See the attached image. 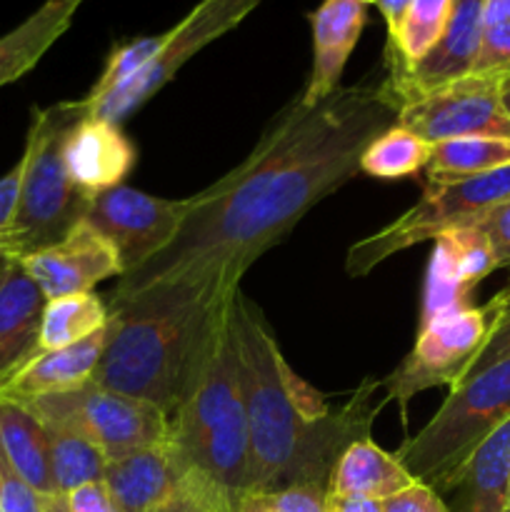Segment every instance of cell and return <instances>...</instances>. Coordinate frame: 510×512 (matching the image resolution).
<instances>
[{
  "label": "cell",
  "mask_w": 510,
  "mask_h": 512,
  "mask_svg": "<svg viewBox=\"0 0 510 512\" xmlns=\"http://www.w3.org/2000/svg\"><path fill=\"white\" fill-rule=\"evenodd\" d=\"M395 123L385 80L338 88L315 105L290 100L238 168L190 195L173 243L118 280L110 308L150 290L230 298L245 270L348 183L365 148Z\"/></svg>",
  "instance_id": "1"
},
{
  "label": "cell",
  "mask_w": 510,
  "mask_h": 512,
  "mask_svg": "<svg viewBox=\"0 0 510 512\" xmlns=\"http://www.w3.org/2000/svg\"><path fill=\"white\" fill-rule=\"evenodd\" d=\"M233 343L250 430V490L315 485L328 490L340 455L370 435L380 408L365 383L343 408H330L280 353L273 330L253 300L235 290L228 305Z\"/></svg>",
  "instance_id": "2"
},
{
  "label": "cell",
  "mask_w": 510,
  "mask_h": 512,
  "mask_svg": "<svg viewBox=\"0 0 510 512\" xmlns=\"http://www.w3.org/2000/svg\"><path fill=\"white\" fill-rule=\"evenodd\" d=\"M230 298L150 290L110 308L93 383L145 400L170 418L213 358Z\"/></svg>",
  "instance_id": "3"
},
{
  "label": "cell",
  "mask_w": 510,
  "mask_h": 512,
  "mask_svg": "<svg viewBox=\"0 0 510 512\" xmlns=\"http://www.w3.org/2000/svg\"><path fill=\"white\" fill-rule=\"evenodd\" d=\"M168 420V445L190 495L203 508L230 512L250 490V430L228 325L198 383Z\"/></svg>",
  "instance_id": "4"
},
{
  "label": "cell",
  "mask_w": 510,
  "mask_h": 512,
  "mask_svg": "<svg viewBox=\"0 0 510 512\" xmlns=\"http://www.w3.org/2000/svg\"><path fill=\"white\" fill-rule=\"evenodd\" d=\"M85 115H90L85 98L33 110L25 150L18 160V208L3 258L23 260L45 245L58 243L88 215L93 195L75 185L65 163V140Z\"/></svg>",
  "instance_id": "5"
},
{
  "label": "cell",
  "mask_w": 510,
  "mask_h": 512,
  "mask_svg": "<svg viewBox=\"0 0 510 512\" xmlns=\"http://www.w3.org/2000/svg\"><path fill=\"white\" fill-rule=\"evenodd\" d=\"M510 418V355L450 388L438 413L393 453L418 483L445 488L468 455Z\"/></svg>",
  "instance_id": "6"
},
{
  "label": "cell",
  "mask_w": 510,
  "mask_h": 512,
  "mask_svg": "<svg viewBox=\"0 0 510 512\" xmlns=\"http://www.w3.org/2000/svg\"><path fill=\"white\" fill-rule=\"evenodd\" d=\"M510 200V165L490 173L448 183H428L423 198L400 218L348 250L345 270L353 278L370 273L375 265L410 245L435 240L448 230L473 225L498 205Z\"/></svg>",
  "instance_id": "7"
},
{
  "label": "cell",
  "mask_w": 510,
  "mask_h": 512,
  "mask_svg": "<svg viewBox=\"0 0 510 512\" xmlns=\"http://www.w3.org/2000/svg\"><path fill=\"white\" fill-rule=\"evenodd\" d=\"M23 405H28L43 425H58L88 438L108 460L168 443L170 435V420L163 410L140 398L100 388L93 380L70 393L48 395Z\"/></svg>",
  "instance_id": "8"
},
{
  "label": "cell",
  "mask_w": 510,
  "mask_h": 512,
  "mask_svg": "<svg viewBox=\"0 0 510 512\" xmlns=\"http://www.w3.org/2000/svg\"><path fill=\"white\" fill-rule=\"evenodd\" d=\"M495 328V305H468L420 325L413 350L383 380L388 398L405 413L410 398L430 388H455L468 378Z\"/></svg>",
  "instance_id": "9"
},
{
  "label": "cell",
  "mask_w": 510,
  "mask_h": 512,
  "mask_svg": "<svg viewBox=\"0 0 510 512\" xmlns=\"http://www.w3.org/2000/svg\"><path fill=\"white\" fill-rule=\"evenodd\" d=\"M260 3L263 0H198L175 28L163 33V45L138 75L93 103L85 98L90 115L120 125V120L128 118L163 85H168L193 55L238 28Z\"/></svg>",
  "instance_id": "10"
},
{
  "label": "cell",
  "mask_w": 510,
  "mask_h": 512,
  "mask_svg": "<svg viewBox=\"0 0 510 512\" xmlns=\"http://www.w3.org/2000/svg\"><path fill=\"white\" fill-rule=\"evenodd\" d=\"M398 103V125L428 143L455 138L510 140V115L500 98V78L465 75L438 88L403 95Z\"/></svg>",
  "instance_id": "11"
},
{
  "label": "cell",
  "mask_w": 510,
  "mask_h": 512,
  "mask_svg": "<svg viewBox=\"0 0 510 512\" xmlns=\"http://www.w3.org/2000/svg\"><path fill=\"white\" fill-rule=\"evenodd\" d=\"M188 210L190 198L168 200L118 185L93 195L85 223L113 245L125 275L173 243Z\"/></svg>",
  "instance_id": "12"
},
{
  "label": "cell",
  "mask_w": 510,
  "mask_h": 512,
  "mask_svg": "<svg viewBox=\"0 0 510 512\" xmlns=\"http://www.w3.org/2000/svg\"><path fill=\"white\" fill-rule=\"evenodd\" d=\"M45 300L90 293L108 278H123V263L113 245L90 223L80 220L58 243L18 260Z\"/></svg>",
  "instance_id": "13"
},
{
  "label": "cell",
  "mask_w": 510,
  "mask_h": 512,
  "mask_svg": "<svg viewBox=\"0 0 510 512\" xmlns=\"http://www.w3.org/2000/svg\"><path fill=\"white\" fill-rule=\"evenodd\" d=\"M493 270H498V260L480 228L465 225L438 235L433 260L428 265L420 325L438 315L468 308L473 288Z\"/></svg>",
  "instance_id": "14"
},
{
  "label": "cell",
  "mask_w": 510,
  "mask_h": 512,
  "mask_svg": "<svg viewBox=\"0 0 510 512\" xmlns=\"http://www.w3.org/2000/svg\"><path fill=\"white\" fill-rule=\"evenodd\" d=\"M103 480L120 512H180L198 503L168 443L108 460Z\"/></svg>",
  "instance_id": "15"
},
{
  "label": "cell",
  "mask_w": 510,
  "mask_h": 512,
  "mask_svg": "<svg viewBox=\"0 0 510 512\" xmlns=\"http://www.w3.org/2000/svg\"><path fill=\"white\" fill-rule=\"evenodd\" d=\"M485 0H455L445 33L420 63L408 70H390L385 85L393 98L438 88L473 73L480 50V23Z\"/></svg>",
  "instance_id": "16"
},
{
  "label": "cell",
  "mask_w": 510,
  "mask_h": 512,
  "mask_svg": "<svg viewBox=\"0 0 510 512\" xmlns=\"http://www.w3.org/2000/svg\"><path fill=\"white\" fill-rule=\"evenodd\" d=\"M365 3L360 0H323L310 13L313 28V70L300 93L305 105H315L340 88V75L365 28Z\"/></svg>",
  "instance_id": "17"
},
{
  "label": "cell",
  "mask_w": 510,
  "mask_h": 512,
  "mask_svg": "<svg viewBox=\"0 0 510 512\" xmlns=\"http://www.w3.org/2000/svg\"><path fill=\"white\" fill-rule=\"evenodd\" d=\"M105 338H108V325L100 333L90 335L88 340L70 345V348L35 353L28 363L20 365L0 385V400L30 403V400L83 388L93 380L95 368L103 358Z\"/></svg>",
  "instance_id": "18"
},
{
  "label": "cell",
  "mask_w": 510,
  "mask_h": 512,
  "mask_svg": "<svg viewBox=\"0 0 510 512\" xmlns=\"http://www.w3.org/2000/svg\"><path fill=\"white\" fill-rule=\"evenodd\" d=\"M65 163L78 188L98 195L118 188L123 178H128L135 163V148L120 125L85 115L65 140Z\"/></svg>",
  "instance_id": "19"
},
{
  "label": "cell",
  "mask_w": 510,
  "mask_h": 512,
  "mask_svg": "<svg viewBox=\"0 0 510 512\" xmlns=\"http://www.w3.org/2000/svg\"><path fill=\"white\" fill-rule=\"evenodd\" d=\"M510 488V418L495 428L440 490L450 512H505Z\"/></svg>",
  "instance_id": "20"
},
{
  "label": "cell",
  "mask_w": 510,
  "mask_h": 512,
  "mask_svg": "<svg viewBox=\"0 0 510 512\" xmlns=\"http://www.w3.org/2000/svg\"><path fill=\"white\" fill-rule=\"evenodd\" d=\"M45 295L13 260L0 285V385L38 353Z\"/></svg>",
  "instance_id": "21"
},
{
  "label": "cell",
  "mask_w": 510,
  "mask_h": 512,
  "mask_svg": "<svg viewBox=\"0 0 510 512\" xmlns=\"http://www.w3.org/2000/svg\"><path fill=\"white\" fill-rule=\"evenodd\" d=\"M85 0H45L23 23L0 35V88L15 83L40 63L45 53L68 33Z\"/></svg>",
  "instance_id": "22"
},
{
  "label": "cell",
  "mask_w": 510,
  "mask_h": 512,
  "mask_svg": "<svg viewBox=\"0 0 510 512\" xmlns=\"http://www.w3.org/2000/svg\"><path fill=\"white\" fill-rule=\"evenodd\" d=\"M413 483V475L398 463L393 453H385L373 440L365 438L350 445L338 458L330 475L328 495L330 498H368L383 503L385 498Z\"/></svg>",
  "instance_id": "23"
},
{
  "label": "cell",
  "mask_w": 510,
  "mask_h": 512,
  "mask_svg": "<svg viewBox=\"0 0 510 512\" xmlns=\"http://www.w3.org/2000/svg\"><path fill=\"white\" fill-rule=\"evenodd\" d=\"M0 453L10 468L45 498H55L45 425L23 403L0 400Z\"/></svg>",
  "instance_id": "24"
},
{
  "label": "cell",
  "mask_w": 510,
  "mask_h": 512,
  "mask_svg": "<svg viewBox=\"0 0 510 512\" xmlns=\"http://www.w3.org/2000/svg\"><path fill=\"white\" fill-rule=\"evenodd\" d=\"M105 325H108V308L98 295L78 293L45 300L43 315H40L38 353L83 343L90 335L100 333Z\"/></svg>",
  "instance_id": "25"
},
{
  "label": "cell",
  "mask_w": 510,
  "mask_h": 512,
  "mask_svg": "<svg viewBox=\"0 0 510 512\" xmlns=\"http://www.w3.org/2000/svg\"><path fill=\"white\" fill-rule=\"evenodd\" d=\"M455 0H410L398 30L388 38V68L408 70L425 58L445 33Z\"/></svg>",
  "instance_id": "26"
},
{
  "label": "cell",
  "mask_w": 510,
  "mask_h": 512,
  "mask_svg": "<svg viewBox=\"0 0 510 512\" xmlns=\"http://www.w3.org/2000/svg\"><path fill=\"white\" fill-rule=\"evenodd\" d=\"M505 165H510V140L473 135L435 143L425 173L428 183H448L490 173Z\"/></svg>",
  "instance_id": "27"
},
{
  "label": "cell",
  "mask_w": 510,
  "mask_h": 512,
  "mask_svg": "<svg viewBox=\"0 0 510 512\" xmlns=\"http://www.w3.org/2000/svg\"><path fill=\"white\" fill-rule=\"evenodd\" d=\"M50 453V473H53L55 493L68 495L70 490L80 488L93 480H103L108 458L98 445L90 443L83 435L73 433L58 425H45Z\"/></svg>",
  "instance_id": "28"
},
{
  "label": "cell",
  "mask_w": 510,
  "mask_h": 512,
  "mask_svg": "<svg viewBox=\"0 0 510 512\" xmlns=\"http://www.w3.org/2000/svg\"><path fill=\"white\" fill-rule=\"evenodd\" d=\"M430 155H433V143L395 123L365 148L360 170L383 180L408 178L428 168Z\"/></svg>",
  "instance_id": "29"
},
{
  "label": "cell",
  "mask_w": 510,
  "mask_h": 512,
  "mask_svg": "<svg viewBox=\"0 0 510 512\" xmlns=\"http://www.w3.org/2000/svg\"><path fill=\"white\" fill-rule=\"evenodd\" d=\"M510 73V0H485L480 50L473 75L503 78Z\"/></svg>",
  "instance_id": "30"
},
{
  "label": "cell",
  "mask_w": 510,
  "mask_h": 512,
  "mask_svg": "<svg viewBox=\"0 0 510 512\" xmlns=\"http://www.w3.org/2000/svg\"><path fill=\"white\" fill-rule=\"evenodd\" d=\"M163 45V33L160 35H145V38H135L128 40V43L115 45L113 53L108 55V63H105L103 73H100L98 83L93 85L85 98L93 103V100L103 98L105 93H110L113 88L123 85L125 80H130L133 75H138L150 60L155 58V53Z\"/></svg>",
  "instance_id": "31"
},
{
  "label": "cell",
  "mask_w": 510,
  "mask_h": 512,
  "mask_svg": "<svg viewBox=\"0 0 510 512\" xmlns=\"http://www.w3.org/2000/svg\"><path fill=\"white\" fill-rule=\"evenodd\" d=\"M230 512H328V490L315 485L253 490L240 495Z\"/></svg>",
  "instance_id": "32"
},
{
  "label": "cell",
  "mask_w": 510,
  "mask_h": 512,
  "mask_svg": "<svg viewBox=\"0 0 510 512\" xmlns=\"http://www.w3.org/2000/svg\"><path fill=\"white\" fill-rule=\"evenodd\" d=\"M490 303L495 305V328L493 333H490L485 348L480 350L475 365L470 368L468 378H473V375H478L480 370L490 368L493 363H498V360L508 358L510 355V280L500 293H495L493 298H490Z\"/></svg>",
  "instance_id": "33"
},
{
  "label": "cell",
  "mask_w": 510,
  "mask_h": 512,
  "mask_svg": "<svg viewBox=\"0 0 510 512\" xmlns=\"http://www.w3.org/2000/svg\"><path fill=\"white\" fill-rule=\"evenodd\" d=\"M45 495L30 488L0 453V512H43Z\"/></svg>",
  "instance_id": "34"
},
{
  "label": "cell",
  "mask_w": 510,
  "mask_h": 512,
  "mask_svg": "<svg viewBox=\"0 0 510 512\" xmlns=\"http://www.w3.org/2000/svg\"><path fill=\"white\" fill-rule=\"evenodd\" d=\"M380 508L383 512H450L445 500L430 485L418 483V480L400 493L385 498Z\"/></svg>",
  "instance_id": "35"
},
{
  "label": "cell",
  "mask_w": 510,
  "mask_h": 512,
  "mask_svg": "<svg viewBox=\"0 0 510 512\" xmlns=\"http://www.w3.org/2000/svg\"><path fill=\"white\" fill-rule=\"evenodd\" d=\"M485 233V238L493 245L498 268H510V200L498 205L490 213H485L478 223H473Z\"/></svg>",
  "instance_id": "36"
},
{
  "label": "cell",
  "mask_w": 510,
  "mask_h": 512,
  "mask_svg": "<svg viewBox=\"0 0 510 512\" xmlns=\"http://www.w3.org/2000/svg\"><path fill=\"white\" fill-rule=\"evenodd\" d=\"M68 512H120L105 480H93L63 495Z\"/></svg>",
  "instance_id": "37"
},
{
  "label": "cell",
  "mask_w": 510,
  "mask_h": 512,
  "mask_svg": "<svg viewBox=\"0 0 510 512\" xmlns=\"http://www.w3.org/2000/svg\"><path fill=\"white\" fill-rule=\"evenodd\" d=\"M18 193H20V163H15L8 173L0 178V258H3V248L8 243L10 228H13L15 208H18Z\"/></svg>",
  "instance_id": "38"
},
{
  "label": "cell",
  "mask_w": 510,
  "mask_h": 512,
  "mask_svg": "<svg viewBox=\"0 0 510 512\" xmlns=\"http://www.w3.org/2000/svg\"><path fill=\"white\" fill-rule=\"evenodd\" d=\"M328 512H383V508H380V500L330 498L328 495Z\"/></svg>",
  "instance_id": "39"
},
{
  "label": "cell",
  "mask_w": 510,
  "mask_h": 512,
  "mask_svg": "<svg viewBox=\"0 0 510 512\" xmlns=\"http://www.w3.org/2000/svg\"><path fill=\"white\" fill-rule=\"evenodd\" d=\"M375 5H378L385 25H388V38H390V35L398 30V25H400V20H403L405 10H408L410 0H375Z\"/></svg>",
  "instance_id": "40"
},
{
  "label": "cell",
  "mask_w": 510,
  "mask_h": 512,
  "mask_svg": "<svg viewBox=\"0 0 510 512\" xmlns=\"http://www.w3.org/2000/svg\"><path fill=\"white\" fill-rule=\"evenodd\" d=\"M500 98H503L505 110H508V115H510V73L500 78Z\"/></svg>",
  "instance_id": "41"
},
{
  "label": "cell",
  "mask_w": 510,
  "mask_h": 512,
  "mask_svg": "<svg viewBox=\"0 0 510 512\" xmlns=\"http://www.w3.org/2000/svg\"><path fill=\"white\" fill-rule=\"evenodd\" d=\"M43 512H68V510H65L63 495H55V498L45 500V510Z\"/></svg>",
  "instance_id": "42"
},
{
  "label": "cell",
  "mask_w": 510,
  "mask_h": 512,
  "mask_svg": "<svg viewBox=\"0 0 510 512\" xmlns=\"http://www.w3.org/2000/svg\"><path fill=\"white\" fill-rule=\"evenodd\" d=\"M10 265H13V260H8V258H0V285H3L5 275H8V270H10Z\"/></svg>",
  "instance_id": "43"
},
{
  "label": "cell",
  "mask_w": 510,
  "mask_h": 512,
  "mask_svg": "<svg viewBox=\"0 0 510 512\" xmlns=\"http://www.w3.org/2000/svg\"><path fill=\"white\" fill-rule=\"evenodd\" d=\"M180 512H215V510L203 508V505H198V503H190V505H185V508L180 510Z\"/></svg>",
  "instance_id": "44"
},
{
  "label": "cell",
  "mask_w": 510,
  "mask_h": 512,
  "mask_svg": "<svg viewBox=\"0 0 510 512\" xmlns=\"http://www.w3.org/2000/svg\"><path fill=\"white\" fill-rule=\"evenodd\" d=\"M505 512H510V488H508V508H505Z\"/></svg>",
  "instance_id": "45"
},
{
  "label": "cell",
  "mask_w": 510,
  "mask_h": 512,
  "mask_svg": "<svg viewBox=\"0 0 510 512\" xmlns=\"http://www.w3.org/2000/svg\"><path fill=\"white\" fill-rule=\"evenodd\" d=\"M360 3H365V5H370V3H375V0H360Z\"/></svg>",
  "instance_id": "46"
}]
</instances>
